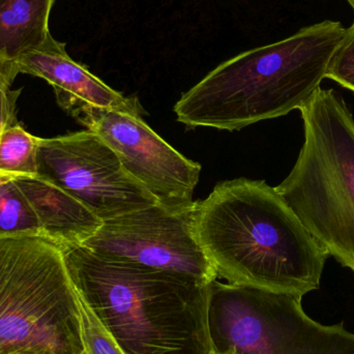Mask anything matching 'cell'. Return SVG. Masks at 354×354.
<instances>
[{
	"mask_svg": "<svg viewBox=\"0 0 354 354\" xmlns=\"http://www.w3.org/2000/svg\"><path fill=\"white\" fill-rule=\"evenodd\" d=\"M55 0H0V55L15 62L41 46L51 33Z\"/></svg>",
	"mask_w": 354,
	"mask_h": 354,
	"instance_id": "7c38bea8",
	"label": "cell"
},
{
	"mask_svg": "<svg viewBox=\"0 0 354 354\" xmlns=\"http://www.w3.org/2000/svg\"><path fill=\"white\" fill-rule=\"evenodd\" d=\"M39 137L24 130L20 124L10 127L0 138V176L12 179L37 177Z\"/></svg>",
	"mask_w": 354,
	"mask_h": 354,
	"instance_id": "4fadbf2b",
	"label": "cell"
},
{
	"mask_svg": "<svg viewBox=\"0 0 354 354\" xmlns=\"http://www.w3.org/2000/svg\"><path fill=\"white\" fill-rule=\"evenodd\" d=\"M20 74L31 75L47 81L55 91L58 105L70 113L84 105L107 108L143 116L138 99L127 97L75 62L66 50V44L51 35L39 47L15 60Z\"/></svg>",
	"mask_w": 354,
	"mask_h": 354,
	"instance_id": "30bf717a",
	"label": "cell"
},
{
	"mask_svg": "<svg viewBox=\"0 0 354 354\" xmlns=\"http://www.w3.org/2000/svg\"><path fill=\"white\" fill-rule=\"evenodd\" d=\"M303 297L255 287L208 286V328L212 351L236 354H354V334L344 324L312 319Z\"/></svg>",
	"mask_w": 354,
	"mask_h": 354,
	"instance_id": "8992f818",
	"label": "cell"
},
{
	"mask_svg": "<svg viewBox=\"0 0 354 354\" xmlns=\"http://www.w3.org/2000/svg\"><path fill=\"white\" fill-rule=\"evenodd\" d=\"M19 74L20 73H19L15 62L0 55V87L10 88Z\"/></svg>",
	"mask_w": 354,
	"mask_h": 354,
	"instance_id": "ac0fdd59",
	"label": "cell"
},
{
	"mask_svg": "<svg viewBox=\"0 0 354 354\" xmlns=\"http://www.w3.org/2000/svg\"><path fill=\"white\" fill-rule=\"evenodd\" d=\"M15 180L32 207L44 236L62 251L82 245L103 224L76 198L41 177Z\"/></svg>",
	"mask_w": 354,
	"mask_h": 354,
	"instance_id": "8fae6325",
	"label": "cell"
},
{
	"mask_svg": "<svg viewBox=\"0 0 354 354\" xmlns=\"http://www.w3.org/2000/svg\"><path fill=\"white\" fill-rule=\"evenodd\" d=\"M68 114L97 135L158 203L174 209L194 205L201 166L176 151L142 116L91 105L81 106Z\"/></svg>",
	"mask_w": 354,
	"mask_h": 354,
	"instance_id": "9c48e42d",
	"label": "cell"
},
{
	"mask_svg": "<svg viewBox=\"0 0 354 354\" xmlns=\"http://www.w3.org/2000/svg\"><path fill=\"white\" fill-rule=\"evenodd\" d=\"M349 30L348 37L330 62L326 78L336 81L354 93V23Z\"/></svg>",
	"mask_w": 354,
	"mask_h": 354,
	"instance_id": "2e32d148",
	"label": "cell"
},
{
	"mask_svg": "<svg viewBox=\"0 0 354 354\" xmlns=\"http://www.w3.org/2000/svg\"><path fill=\"white\" fill-rule=\"evenodd\" d=\"M62 254L75 290L124 354L212 353L209 284L83 245Z\"/></svg>",
	"mask_w": 354,
	"mask_h": 354,
	"instance_id": "7a4b0ae2",
	"label": "cell"
},
{
	"mask_svg": "<svg viewBox=\"0 0 354 354\" xmlns=\"http://www.w3.org/2000/svg\"><path fill=\"white\" fill-rule=\"evenodd\" d=\"M77 299L84 354H124L78 293Z\"/></svg>",
	"mask_w": 354,
	"mask_h": 354,
	"instance_id": "9a60e30c",
	"label": "cell"
},
{
	"mask_svg": "<svg viewBox=\"0 0 354 354\" xmlns=\"http://www.w3.org/2000/svg\"><path fill=\"white\" fill-rule=\"evenodd\" d=\"M212 354H236V353H235L234 351H231V349H227V351H220V353H214V351H212Z\"/></svg>",
	"mask_w": 354,
	"mask_h": 354,
	"instance_id": "d6986e66",
	"label": "cell"
},
{
	"mask_svg": "<svg viewBox=\"0 0 354 354\" xmlns=\"http://www.w3.org/2000/svg\"><path fill=\"white\" fill-rule=\"evenodd\" d=\"M37 174L76 198L103 222L158 203L127 172L116 153L89 130L41 138Z\"/></svg>",
	"mask_w": 354,
	"mask_h": 354,
	"instance_id": "52a82bcc",
	"label": "cell"
},
{
	"mask_svg": "<svg viewBox=\"0 0 354 354\" xmlns=\"http://www.w3.org/2000/svg\"><path fill=\"white\" fill-rule=\"evenodd\" d=\"M22 235L44 236L37 216L16 180L0 176V239Z\"/></svg>",
	"mask_w": 354,
	"mask_h": 354,
	"instance_id": "5bb4252c",
	"label": "cell"
},
{
	"mask_svg": "<svg viewBox=\"0 0 354 354\" xmlns=\"http://www.w3.org/2000/svg\"><path fill=\"white\" fill-rule=\"evenodd\" d=\"M349 31L324 21L226 60L181 95L177 120L232 132L299 110L320 88Z\"/></svg>",
	"mask_w": 354,
	"mask_h": 354,
	"instance_id": "3957f363",
	"label": "cell"
},
{
	"mask_svg": "<svg viewBox=\"0 0 354 354\" xmlns=\"http://www.w3.org/2000/svg\"><path fill=\"white\" fill-rule=\"evenodd\" d=\"M194 207L174 209L157 203L104 221L83 247L115 261L194 277L205 284L216 270L196 233Z\"/></svg>",
	"mask_w": 354,
	"mask_h": 354,
	"instance_id": "ba28073f",
	"label": "cell"
},
{
	"mask_svg": "<svg viewBox=\"0 0 354 354\" xmlns=\"http://www.w3.org/2000/svg\"><path fill=\"white\" fill-rule=\"evenodd\" d=\"M305 141L289 176L274 187L312 236L354 274V120L334 89L299 108Z\"/></svg>",
	"mask_w": 354,
	"mask_h": 354,
	"instance_id": "277c9868",
	"label": "cell"
},
{
	"mask_svg": "<svg viewBox=\"0 0 354 354\" xmlns=\"http://www.w3.org/2000/svg\"><path fill=\"white\" fill-rule=\"evenodd\" d=\"M0 354H84L76 290L46 237L0 239Z\"/></svg>",
	"mask_w": 354,
	"mask_h": 354,
	"instance_id": "5b68a950",
	"label": "cell"
},
{
	"mask_svg": "<svg viewBox=\"0 0 354 354\" xmlns=\"http://www.w3.org/2000/svg\"><path fill=\"white\" fill-rule=\"evenodd\" d=\"M194 221L216 276L229 284L299 297L319 288L328 251L266 181H221L195 201Z\"/></svg>",
	"mask_w": 354,
	"mask_h": 354,
	"instance_id": "6da1fadb",
	"label": "cell"
},
{
	"mask_svg": "<svg viewBox=\"0 0 354 354\" xmlns=\"http://www.w3.org/2000/svg\"><path fill=\"white\" fill-rule=\"evenodd\" d=\"M347 1L349 2V4H351V8H353L354 10V0H347Z\"/></svg>",
	"mask_w": 354,
	"mask_h": 354,
	"instance_id": "ffe728a7",
	"label": "cell"
},
{
	"mask_svg": "<svg viewBox=\"0 0 354 354\" xmlns=\"http://www.w3.org/2000/svg\"><path fill=\"white\" fill-rule=\"evenodd\" d=\"M21 91L0 87V138L6 129L18 124L16 107Z\"/></svg>",
	"mask_w": 354,
	"mask_h": 354,
	"instance_id": "e0dca14e",
	"label": "cell"
}]
</instances>
